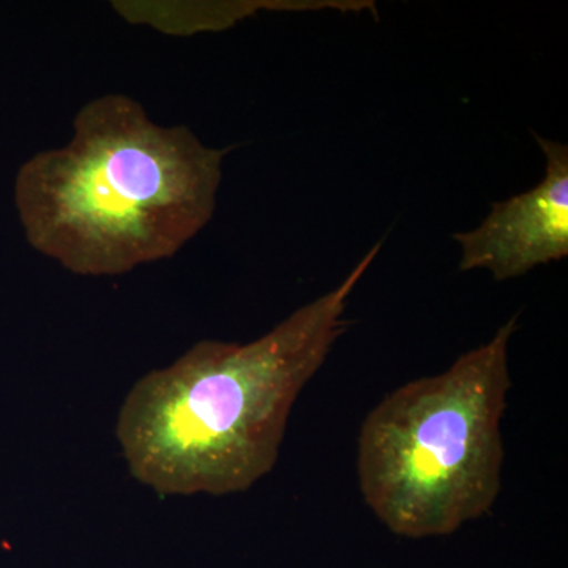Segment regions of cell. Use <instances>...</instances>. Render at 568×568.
I'll return each mask as SVG.
<instances>
[{
    "label": "cell",
    "mask_w": 568,
    "mask_h": 568,
    "mask_svg": "<svg viewBox=\"0 0 568 568\" xmlns=\"http://www.w3.org/2000/svg\"><path fill=\"white\" fill-rule=\"evenodd\" d=\"M231 151L189 126L159 125L132 97H97L74 115L65 145L18 171L26 241L81 276L170 260L211 223Z\"/></svg>",
    "instance_id": "2"
},
{
    "label": "cell",
    "mask_w": 568,
    "mask_h": 568,
    "mask_svg": "<svg viewBox=\"0 0 568 568\" xmlns=\"http://www.w3.org/2000/svg\"><path fill=\"white\" fill-rule=\"evenodd\" d=\"M381 246L260 338L203 339L142 376L115 428L132 476L163 496L234 495L267 476L294 403L346 334L351 294Z\"/></svg>",
    "instance_id": "1"
},
{
    "label": "cell",
    "mask_w": 568,
    "mask_h": 568,
    "mask_svg": "<svg viewBox=\"0 0 568 568\" xmlns=\"http://www.w3.org/2000/svg\"><path fill=\"white\" fill-rule=\"evenodd\" d=\"M115 11L133 24H145L168 36L223 31L263 10H373L372 2H118Z\"/></svg>",
    "instance_id": "5"
},
{
    "label": "cell",
    "mask_w": 568,
    "mask_h": 568,
    "mask_svg": "<svg viewBox=\"0 0 568 568\" xmlns=\"http://www.w3.org/2000/svg\"><path fill=\"white\" fill-rule=\"evenodd\" d=\"M536 141L547 162L544 181L491 205L476 230L452 235L462 250L459 271H488L497 282L564 260L568 254V148Z\"/></svg>",
    "instance_id": "4"
},
{
    "label": "cell",
    "mask_w": 568,
    "mask_h": 568,
    "mask_svg": "<svg viewBox=\"0 0 568 568\" xmlns=\"http://www.w3.org/2000/svg\"><path fill=\"white\" fill-rule=\"evenodd\" d=\"M517 321L511 316L440 375L395 388L362 424L358 487L396 536H450L495 506Z\"/></svg>",
    "instance_id": "3"
}]
</instances>
